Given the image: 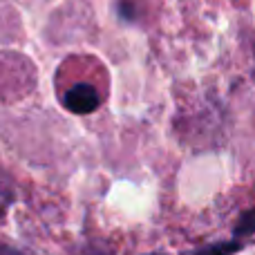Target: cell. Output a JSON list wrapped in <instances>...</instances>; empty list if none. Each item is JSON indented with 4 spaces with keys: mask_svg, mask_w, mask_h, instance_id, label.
<instances>
[{
    "mask_svg": "<svg viewBox=\"0 0 255 255\" xmlns=\"http://www.w3.org/2000/svg\"><path fill=\"white\" fill-rule=\"evenodd\" d=\"M99 103H101V97H99L97 88L90 83H76L63 97V106L74 115H90L99 108Z\"/></svg>",
    "mask_w": 255,
    "mask_h": 255,
    "instance_id": "1",
    "label": "cell"
},
{
    "mask_svg": "<svg viewBox=\"0 0 255 255\" xmlns=\"http://www.w3.org/2000/svg\"><path fill=\"white\" fill-rule=\"evenodd\" d=\"M242 249V242L240 240H231V242H213L202 247L199 251H195L193 255H233Z\"/></svg>",
    "mask_w": 255,
    "mask_h": 255,
    "instance_id": "2",
    "label": "cell"
},
{
    "mask_svg": "<svg viewBox=\"0 0 255 255\" xmlns=\"http://www.w3.org/2000/svg\"><path fill=\"white\" fill-rule=\"evenodd\" d=\"M233 235L235 238H249V235H255V208L251 211H244L240 215L238 224L233 229Z\"/></svg>",
    "mask_w": 255,
    "mask_h": 255,
    "instance_id": "3",
    "label": "cell"
},
{
    "mask_svg": "<svg viewBox=\"0 0 255 255\" xmlns=\"http://www.w3.org/2000/svg\"><path fill=\"white\" fill-rule=\"evenodd\" d=\"M0 255H27V253L16 251V249H11V247H0Z\"/></svg>",
    "mask_w": 255,
    "mask_h": 255,
    "instance_id": "4",
    "label": "cell"
},
{
    "mask_svg": "<svg viewBox=\"0 0 255 255\" xmlns=\"http://www.w3.org/2000/svg\"><path fill=\"white\" fill-rule=\"evenodd\" d=\"M150 255H159V253H150Z\"/></svg>",
    "mask_w": 255,
    "mask_h": 255,
    "instance_id": "5",
    "label": "cell"
}]
</instances>
